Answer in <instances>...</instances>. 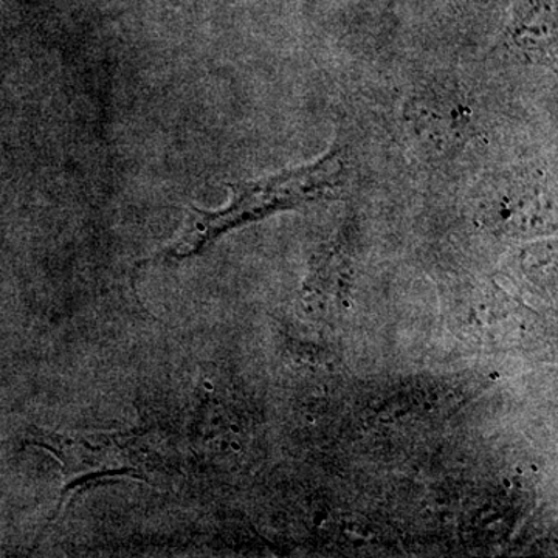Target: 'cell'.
<instances>
[{"mask_svg": "<svg viewBox=\"0 0 558 558\" xmlns=\"http://www.w3.org/2000/svg\"><path fill=\"white\" fill-rule=\"evenodd\" d=\"M502 486H505L506 490H510L513 487V483L509 478H505L502 480Z\"/></svg>", "mask_w": 558, "mask_h": 558, "instance_id": "5", "label": "cell"}, {"mask_svg": "<svg viewBox=\"0 0 558 558\" xmlns=\"http://www.w3.org/2000/svg\"><path fill=\"white\" fill-rule=\"evenodd\" d=\"M35 440L40 449L57 458L65 480L60 506L50 523L60 515L69 495L78 492V488L90 486L97 481L143 478L149 468V457L140 439L130 435H64L50 432L39 433Z\"/></svg>", "mask_w": 558, "mask_h": 558, "instance_id": "2", "label": "cell"}, {"mask_svg": "<svg viewBox=\"0 0 558 558\" xmlns=\"http://www.w3.org/2000/svg\"><path fill=\"white\" fill-rule=\"evenodd\" d=\"M414 102L411 119L422 138H428L425 142L442 148L451 145L459 134H464L469 124L468 108L457 95L449 90H432Z\"/></svg>", "mask_w": 558, "mask_h": 558, "instance_id": "3", "label": "cell"}, {"mask_svg": "<svg viewBox=\"0 0 558 558\" xmlns=\"http://www.w3.org/2000/svg\"><path fill=\"white\" fill-rule=\"evenodd\" d=\"M344 167L337 156L326 157L314 167L286 172L259 182L241 183L234 189L230 207L218 213L194 211L182 234L165 248V258L182 259L197 250L220 231L233 223L264 215L270 209L284 207L295 201L311 199L336 189L343 180Z\"/></svg>", "mask_w": 558, "mask_h": 558, "instance_id": "1", "label": "cell"}, {"mask_svg": "<svg viewBox=\"0 0 558 558\" xmlns=\"http://www.w3.org/2000/svg\"><path fill=\"white\" fill-rule=\"evenodd\" d=\"M341 303H343V306L347 307V310H349V307H351V301H349V300H343V301H341Z\"/></svg>", "mask_w": 558, "mask_h": 558, "instance_id": "6", "label": "cell"}, {"mask_svg": "<svg viewBox=\"0 0 558 558\" xmlns=\"http://www.w3.org/2000/svg\"><path fill=\"white\" fill-rule=\"evenodd\" d=\"M512 44L521 51L550 53L554 44V24L550 11H529L512 28Z\"/></svg>", "mask_w": 558, "mask_h": 558, "instance_id": "4", "label": "cell"}]
</instances>
